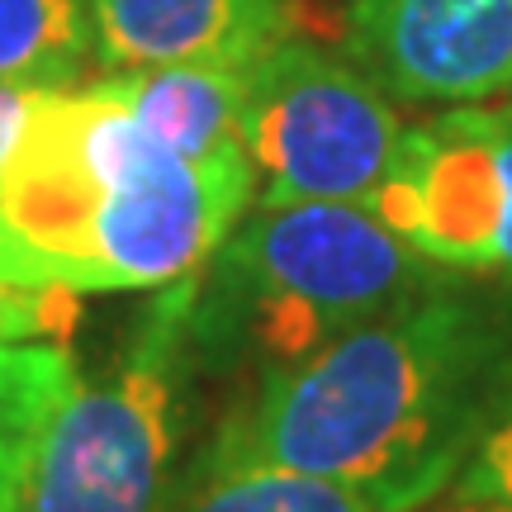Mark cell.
I'll list each match as a JSON object with an SVG mask.
<instances>
[{
    "label": "cell",
    "instance_id": "obj_1",
    "mask_svg": "<svg viewBox=\"0 0 512 512\" xmlns=\"http://www.w3.org/2000/svg\"><path fill=\"white\" fill-rule=\"evenodd\" d=\"M508 375V318L475 294L427 285L304 361L266 370L214 446L347 484L380 512H413L456 484Z\"/></svg>",
    "mask_w": 512,
    "mask_h": 512
},
{
    "label": "cell",
    "instance_id": "obj_2",
    "mask_svg": "<svg viewBox=\"0 0 512 512\" xmlns=\"http://www.w3.org/2000/svg\"><path fill=\"white\" fill-rule=\"evenodd\" d=\"M252 200L204 181L95 76L53 86L0 185V261L62 290H166L209 266Z\"/></svg>",
    "mask_w": 512,
    "mask_h": 512
},
{
    "label": "cell",
    "instance_id": "obj_3",
    "mask_svg": "<svg viewBox=\"0 0 512 512\" xmlns=\"http://www.w3.org/2000/svg\"><path fill=\"white\" fill-rule=\"evenodd\" d=\"M427 285L432 261L366 204H252L195 275L190 332L280 370Z\"/></svg>",
    "mask_w": 512,
    "mask_h": 512
},
{
    "label": "cell",
    "instance_id": "obj_4",
    "mask_svg": "<svg viewBox=\"0 0 512 512\" xmlns=\"http://www.w3.org/2000/svg\"><path fill=\"white\" fill-rule=\"evenodd\" d=\"M195 280L157 290L124 356L76 380L29 470L24 512H166L176 465V375Z\"/></svg>",
    "mask_w": 512,
    "mask_h": 512
},
{
    "label": "cell",
    "instance_id": "obj_5",
    "mask_svg": "<svg viewBox=\"0 0 512 512\" xmlns=\"http://www.w3.org/2000/svg\"><path fill=\"white\" fill-rule=\"evenodd\" d=\"M242 133L256 204H375L403 143L394 100L347 53L280 38L252 62Z\"/></svg>",
    "mask_w": 512,
    "mask_h": 512
},
{
    "label": "cell",
    "instance_id": "obj_6",
    "mask_svg": "<svg viewBox=\"0 0 512 512\" xmlns=\"http://www.w3.org/2000/svg\"><path fill=\"white\" fill-rule=\"evenodd\" d=\"M370 209L432 266L512 275V100L403 128Z\"/></svg>",
    "mask_w": 512,
    "mask_h": 512
},
{
    "label": "cell",
    "instance_id": "obj_7",
    "mask_svg": "<svg viewBox=\"0 0 512 512\" xmlns=\"http://www.w3.org/2000/svg\"><path fill=\"white\" fill-rule=\"evenodd\" d=\"M342 53L403 105L512 95V0H351Z\"/></svg>",
    "mask_w": 512,
    "mask_h": 512
},
{
    "label": "cell",
    "instance_id": "obj_8",
    "mask_svg": "<svg viewBox=\"0 0 512 512\" xmlns=\"http://www.w3.org/2000/svg\"><path fill=\"white\" fill-rule=\"evenodd\" d=\"M95 57L138 67H252L285 38V0H91Z\"/></svg>",
    "mask_w": 512,
    "mask_h": 512
},
{
    "label": "cell",
    "instance_id": "obj_9",
    "mask_svg": "<svg viewBox=\"0 0 512 512\" xmlns=\"http://www.w3.org/2000/svg\"><path fill=\"white\" fill-rule=\"evenodd\" d=\"M247 76L252 67H138V72L100 76L133 119L190 162L204 181H214L228 195L256 204V166L242 133V105H247Z\"/></svg>",
    "mask_w": 512,
    "mask_h": 512
},
{
    "label": "cell",
    "instance_id": "obj_10",
    "mask_svg": "<svg viewBox=\"0 0 512 512\" xmlns=\"http://www.w3.org/2000/svg\"><path fill=\"white\" fill-rule=\"evenodd\" d=\"M76 380L62 342H0V512H24L38 446Z\"/></svg>",
    "mask_w": 512,
    "mask_h": 512
},
{
    "label": "cell",
    "instance_id": "obj_11",
    "mask_svg": "<svg viewBox=\"0 0 512 512\" xmlns=\"http://www.w3.org/2000/svg\"><path fill=\"white\" fill-rule=\"evenodd\" d=\"M166 512H380L366 494L318 475L280 470L266 460L228 456L209 446Z\"/></svg>",
    "mask_w": 512,
    "mask_h": 512
},
{
    "label": "cell",
    "instance_id": "obj_12",
    "mask_svg": "<svg viewBox=\"0 0 512 512\" xmlns=\"http://www.w3.org/2000/svg\"><path fill=\"white\" fill-rule=\"evenodd\" d=\"M86 57L91 0H0V81L76 86Z\"/></svg>",
    "mask_w": 512,
    "mask_h": 512
},
{
    "label": "cell",
    "instance_id": "obj_13",
    "mask_svg": "<svg viewBox=\"0 0 512 512\" xmlns=\"http://www.w3.org/2000/svg\"><path fill=\"white\" fill-rule=\"evenodd\" d=\"M76 323V294L38 285L0 261V342H57Z\"/></svg>",
    "mask_w": 512,
    "mask_h": 512
},
{
    "label": "cell",
    "instance_id": "obj_14",
    "mask_svg": "<svg viewBox=\"0 0 512 512\" xmlns=\"http://www.w3.org/2000/svg\"><path fill=\"white\" fill-rule=\"evenodd\" d=\"M456 503H512V375L503 384L494 418L479 437L475 456L465 460V470L451 484Z\"/></svg>",
    "mask_w": 512,
    "mask_h": 512
},
{
    "label": "cell",
    "instance_id": "obj_15",
    "mask_svg": "<svg viewBox=\"0 0 512 512\" xmlns=\"http://www.w3.org/2000/svg\"><path fill=\"white\" fill-rule=\"evenodd\" d=\"M43 91H53V86H38V81H0V185H5L19 147H24V133L34 124Z\"/></svg>",
    "mask_w": 512,
    "mask_h": 512
},
{
    "label": "cell",
    "instance_id": "obj_16",
    "mask_svg": "<svg viewBox=\"0 0 512 512\" xmlns=\"http://www.w3.org/2000/svg\"><path fill=\"white\" fill-rule=\"evenodd\" d=\"M446 512H512V503H456Z\"/></svg>",
    "mask_w": 512,
    "mask_h": 512
}]
</instances>
